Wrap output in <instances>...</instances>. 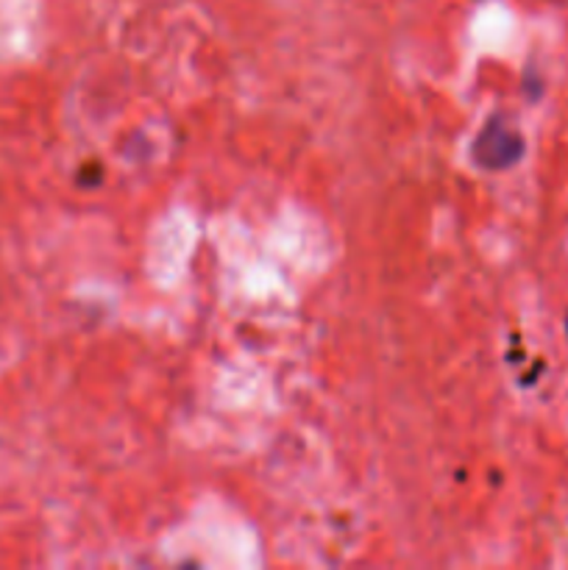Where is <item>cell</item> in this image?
<instances>
[{
    "label": "cell",
    "instance_id": "6da1fadb",
    "mask_svg": "<svg viewBox=\"0 0 568 570\" xmlns=\"http://www.w3.org/2000/svg\"><path fill=\"white\" fill-rule=\"evenodd\" d=\"M523 154V139L516 128L505 126V122L493 120L479 131L477 142H473V159L479 167L488 170H505V167L516 165Z\"/></svg>",
    "mask_w": 568,
    "mask_h": 570
},
{
    "label": "cell",
    "instance_id": "7a4b0ae2",
    "mask_svg": "<svg viewBox=\"0 0 568 570\" xmlns=\"http://www.w3.org/2000/svg\"><path fill=\"white\" fill-rule=\"evenodd\" d=\"M566 334H568V315H566Z\"/></svg>",
    "mask_w": 568,
    "mask_h": 570
}]
</instances>
